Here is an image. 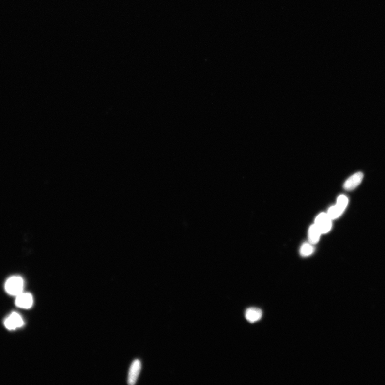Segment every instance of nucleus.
I'll list each match as a JSON object with an SVG mask.
<instances>
[{"mask_svg":"<svg viewBox=\"0 0 385 385\" xmlns=\"http://www.w3.org/2000/svg\"><path fill=\"white\" fill-rule=\"evenodd\" d=\"M24 282L21 277L14 276L10 277L5 284V290L9 295L18 296L23 293Z\"/></svg>","mask_w":385,"mask_h":385,"instance_id":"1","label":"nucleus"},{"mask_svg":"<svg viewBox=\"0 0 385 385\" xmlns=\"http://www.w3.org/2000/svg\"><path fill=\"white\" fill-rule=\"evenodd\" d=\"M332 219L327 214L322 213L317 216L315 225L322 234L329 232L332 228Z\"/></svg>","mask_w":385,"mask_h":385,"instance_id":"2","label":"nucleus"},{"mask_svg":"<svg viewBox=\"0 0 385 385\" xmlns=\"http://www.w3.org/2000/svg\"><path fill=\"white\" fill-rule=\"evenodd\" d=\"M24 325L22 317L17 312H13L4 321V325L9 330H14Z\"/></svg>","mask_w":385,"mask_h":385,"instance_id":"3","label":"nucleus"},{"mask_svg":"<svg viewBox=\"0 0 385 385\" xmlns=\"http://www.w3.org/2000/svg\"><path fill=\"white\" fill-rule=\"evenodd\" d=\"M15 304L20 308L23 309H30L33 305V297L29 293H22L17 296Z\"/></svg>","mask_w":385,"mask_h":385,"instance_id":"4","label":"nucleus"},{"mask_svg":"<svg viewBox=\"0 0 385 385\" xmlns=\"http://www.w3.org/2000/svg\"><path fill=\"white\" fill-rule=\"evenodd\" d=\"M141 369V363L139 359H136L132 363L129 374H128V384L134 385L137 383Z\"/></svg>","mask_w":385,"mask_h":385,"instance_id":"5","label":"nucleus"},{"mask_svg":"<svg viewBox=\"0 0 385 385\" xmlns=\"http://www.w3.org/2000/svg\"><path fill=\"white\" fill-rule=\"evenodd\" d=\"M363 178V174L361 172L354 174L344 183L343 188L347 191H352L355 189L361 183Z\"/></svg>","mask_w":385,"mask_h":385,"instance_id":"6","label":"nucleus"},{"mask_svg":"<svg viewBox=\"0 0 385 385\" xmlns=\"http://www.w3.org/2000/svg\"><path fill=\"white\" fill-rule=\"evenodd\" d=\"M262 311L257 308H248L245 312V317L249 322L254 323L261 319Z\"/></svg>","mask_w":385,"mask_h":385,"instance_id":"7","label":"nucleus"},{"mask_svg":"<svg viewBox=\"0 0 385 385\" xmlns=\"http://www.w3.org/2000/svg\"><path fill=\"white\" fill-rule=\"evenodd\" d=\"M319 230L314 224L311 226L308 232V238L311 244H315L319 241L321 235Z\"/></svg>","mask_w":385,"mask_h":385,"instance_id":"8","label":"nucleus"},{"mask_svg":"<svg viewBox=\"0 0 385 385\" xmlns=\"http://www.w3.org/2000/svg\"><path fill=\"white\" fill-rule=\"evenodd\" d=\"M314 247L311 244L305 243L302 246L300 254L304 257L309 256L314 252Z\"/></svg>","mask_w":385,"mask_h":385,"instance_id":"9","label":"nucleus"},{"mask_svg":"<svg viewBox=\"0 0 385 385\" xmlns=\"http://www.w3.org/2000/svg\"><path fill=\"white\" fill-rule=\"evenodd\" d=\"M343 212L339 208L337 205L331 207L328 211V215L332 219H336L339 217Z\"/></svg>","mask_w":385,"mask_h":385,"instance_id":"10","label":"nucleus"},{"mask_svg":"<svg viewBox=\"0 0 385 385\" xmlns=\"http://www.w3.org/2000/svg\"><path fill=\"white\" fill-rule=\"evenodd\" d=\"M348 203V199L346 196L341 195L337 199V206L342 210V212L345 211Z\"/></svg>","mask_w":385,"mask_h":385,"instance_id":"11","label":"nucleus"}]
</instances>
